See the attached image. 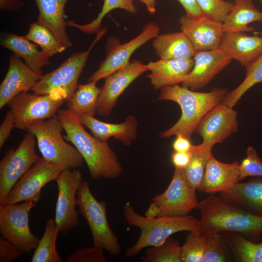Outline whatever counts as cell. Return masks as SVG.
I'll return each mask as SVG.
<instances>
[{
	"mask_svg": "<svg viewBox=\"0 0 262 262\" xmlns=\"http://www.w3.org/2000/svg\"><path fill=\"white\" fill-rule=\"evenodd\" d=\"M123 214L129 224L141 230L137 241L126 250L127 257L136 255L145 247L159 246L175 233L202 232L200 220L191 215L148 218L138 213L129 201L123 205Z\"/></svg>",
	"mask_w": 262,
	"mask_h": 262,
	"instance_id": "4",
	"label": "cell"
},
{
	"mask_svg": "<svg viewBox=\"0 0 262 262\" xmlns=\"http://www.w3.org/2000/svg\"><path fill=\"white\" fill-rule=\"evenodd\" d=\"M237 116L232 107L222 102L202 118L194 132L202 137L203 143L213 147L238 131Z\"/></svg>",
	"mask_w": 262,
	"mask_h": 262,
	"instance_id": "15",
	"label": "cell"
},
{
	"mask_svg": "<svg viewBox=\"0 0 262 262\" xmlns=\"http://www.w3.org/2000/svg\"><path fill=\"white\" fill-rule=\"evenodd\" d=\"M57 115L66 133L65 139L81 154L92 179H115L121 176L123 167L108 143L88 133L79 117L68 109L59 110Z\"/></svg>",
	"mask_w": 262,
	"mask_h": 262,
	"instance_id": "1",
	"label": "cell"
},
{
	"mask_svg": "<svg viewBox=\"0 0 262 262\" xmlns=\"http://www.w3.org/2000/svg\"><path fill=\"white\" fill-rule=\"evenodd\" d=\"M36 206L32 202L0 205V233L23 253H29L38 245L40 238L31 230L29 214Z\"/></svg>",
	"mask_w": 262,
	"mask_h": 262,
	"instance_id": "11",
	"label": "cell"
},
{
	"mask_svg": "<svg viewBox=\"0 0 262 262\" xmlns=\"http://www.w3.org/2000/svg\"><path fill=\"white\" fill-rule=\"evenodd\" d=\"M228 93L226 89L221 88L199 92L179 84L162 87L157 100L175 102L180 106L181 114L173 126L160 133V137L168 138L180 134L190 140L202 118L222 102Z\"/></svg>",
	"mask_w": 262,
	"mask_h": 262,
	"instance_id": "3",
	"label": "cell"
},
{
	"mask_svg": "<svg viewBox=\"0 0 262 262\" xmlns=\"http://www.w3.org/2000/svg\"><path fill=\"white\" fill-rule=\"evenodd\" d=\"M147 71L146 65L133 60L125 67L105 77L98 99V114L100 116L109 115L119 96L134 81Z\"/></svg>",
	"mask_w": 262,
	"mask_h": 262,
	"instance_id": "16",
	"label": "cell"
},
{
	"mask_svg": "<svg viewBox=\"0 0 262 262\" xmlns=\"http://www.w3.org/2000/svg\"><path fill=\"white\" fill-rule=\"evenodd\" d=\"M193 59V68L182 86L194 91L206 86L232 60L220 48L196 51Z\"/></svg>",
	"mask_w": 262,
	"mask_h": 262,
	"instance_id": "19",
	"label": "cell"
},
{
	"mask_svg": "<svg viewBox=\"0 0 262 262\" xmlns=\"http://www.w3.org/2000/svg\"><path fill=\"white\" fill-rule=\"evenodd\" d=\"M199 206L196 190L188 182L184 169L175 168L167 188L152 198L145 216L154 218L186 215L193 210L199 209Z\"/></svg>",
	"mask_w": 262,
	"mask_h": 262,
	"instance_id": "7",
	"label": "cell"
},
{
	"mask_svg": "<svg viewBox=\"0 0 262 262\" xmlns=\"http://www.w3.org/2000/svg\"><path fill=\"white\" fill-rule=\"evenodd\" d=\"M246 154V157L240 164V180L247 177H262V160L256 150L250 146Z\"/></svg>",
	"mask_w": 262,
	"mask_h": 262,
	"instance_id": "40",
	"label": "cell"
},
{
	"mask_svg": "<svg viewBox=\"0 0 262 262\" xmlns=\"http://www.w3.org/2000/svg\"><path fill=\"white\" fill-rule=\"evenodd\" d=\"M160 28L153 22L145 25L135 38L124 44H116L112 38L108 40L107 55L98 69L91 75L88 82H97L126 66L132 54L138 48L159 34Z\"/></svg>",
	"mask_w": 262,
	"mask_h": 262,
	"instance_id": "13",
	"label": "cell"
},
{
	"mask_svg": "<svg viewBox=\"0 0 262 262\" xmlns=\"http://www.w3.org/2000/svg\"><path fill=\"white\" fill-rule=\"evenodd\" d=\"M240 164L238 161L222 163L212 155L206 164L197 190L213 195L231 188L240 181Z\"/></svg>",
	"mask_w": 262,
	"mask_h": 262,
	"instance_id": "21",
	"label": "cell"
},
{
	"mask_svg": "<svg viewBox=\"0 0 262 262\" xmlns=\"http://www.w3.org/2000/svg\"><path fill=\"white\" fill-rule=\"evenodd\" d=\"M36 138L26 133L16 148L8 150L0 162V205L7 204L8 196L19 179L41 159L35 151Z\"/></svg>",
	"mask_w": 262,
	"mask_h": 262,
	"instance_id": "10",
	"label": "cell"
},
{
	"mask_svg": "<svg viewBox=\"0 0 262 262\" xmlns=\"http://www.w3.org/2000/svg\"><path fill=\"white\" fill-rule=\"evenodd\" d=\"M0 45L22 58L25 64L32 70H41L42 68L49 63V57L38 49V45L26 38L10 33L2 34Z\"/></svg>",
	"mask_w": 262,
	"mask_h": 262,
	"instance_id": "26",
	"label": "cell"
},
{
	"mask_svg": "<svg viewBox=\"0 0 262 262\" xmlns=\"http://www.w3.org/2000/svg\"><path fill=\"white\" fill-rule=\"evenodd\" d=\"M182 5L186 16L190 18H196L205 16L196 0H176Z\"/></svg>",
	"mask_w": 262,
	"mask_h": 262,
	"instance_id": "44",
	"label": "cell"
},
{
	"mask_svg": "<svg viewBox=\"0 0 262 262\" xmlns=\"http://www.w3.org/2000/svg\"></svg>",
	"mask_w": 262,
	"mask_h": 262,
	"instance_id": "50",
	"label": "cell"
},
{
	"mask_svg": "<svg viewBox=\"0 0 262 262\" xmlns=\"http://www.w3.org/2000/svg\"><path fill=\"white\" fill-rule=\"evenodd\" d=\"M226 244L221 232L207 234L203 262L229 261Z\"/></svg>",
	"mask_w": 262,
	"mask_h": 262,
	"instance_id": "38",
	"label": "cell"
},
{
	"mask_svg": "<svg viewBox=\"0 0 262 262\" xmlns=\"http://www.w3.org/2000/svg\"><path fill=\"white\" fill-rule=\"evenodd\" d=\"M97 82L92 81L78 84L72 96L66 101L68 109L78 116L83 115L94 116L98 110V99L101 87L97 86Z\"/></svg>",
	"mask_w": 262,
	"mask_h": 262,
	"instance_id": "29",
	"label": "cell"
},
{
	"mask_svg": "<svg viewBox=\"0 0 262 262\" xmlns=\"http://www.w3.org/2000/svg\"><path fill=\"white\" fill-rule=\"evenodd\" d=\"M63 170L57 165L41 158L16 182L8 197L7 204L38 202L42 188L55 180Z\"/></svg>",
	"mask_w": 262,
	"mask_h": 262,
	"instance_id": "14",
	"label": "cell"
},
{
	"mask_svg": "<svg viewBox=\"0 0 262 262\" xmlns=\"http://www.w3.org/2000/svg\"><path fill=\"white\" fill-rule=\"evenodd\" d=\"M172 144V147L175 151L189 152L191 150L193 145L190 140L182 134H177Z\"/></svg>",
	"mask_w": 262,
	"mask_h": 262,
	"instance_id": "46",
	"label": "cell"
},
{
	"mask_svg": "<svg viewBox=\"0 0 262 262\" xmlns=\"http://www.w3.org/2000/svg\"><path fill=\"white\" fill-rule=\"evenodd\" d=\"M15 127V118L12 111L7 112L0 126V148H1L11 135Z\"/></svg>",
	"mask_w": 262,
	"mask_h": 262,
	"instance_id": "43",
	"label": "cell"
},
{
	"mask_svg": "<svg viewBox=\"0 0 262 262\" xmlns=\"http://www.w3.org/2000/svg\"><path fill=\"white\" fill-rule=\"evenodd\" d=\"M34 0L39 10L37 21L47 27L66 48L71 47L65 18V7L69 0Z\"/></svg>",
	"mask_w": 262,
	"mask_h": 262,
	"instance_id": "25",
	"label": "cell"
},
{
	"mask_svg": "<svg viewBox=\"0 0 262 262\" xmlns=\"http://www.w3.org/2000/svg\"><path fill=\"white\" fill-rule=\"evenodd\" d=\"M77 197L79 211L89 225L94 245L113 256L119 255L121 247L108 223L107 202L99 201L95 198L90 190L89 181L82 182Z\"/></svg>",
	"mask_w": 262,
	"mask_h": 262,
	"instance_id": "6",
	"label": "cell"
},
{
	"mask_svg": "<svg viewBox=\"0 0 262 262\" xmlns=\"http://www.w3.org/2000/svg\"><path fill=\"white\" fill-rule=\"evenodd\" d=\"M237 183L231 188L219 193L227 201L253 214L262 216V177Z\"/></svg>",
	"mask_w": 262,
	"mask_h": 262,
	"instance_id": "24",
	"label": "cell"
},
{
	"mask_svg": "<svg viewBox=\"0 0 262 262\" xmlns=\"http://www.w3.org/2000/svg\"></svg>",
	"mask_w": 262,
	"mask_h": 262,
	"instance_id": "49",
	"label": "cell"
},
{
	"mask_svg": "<svg viewBox=\"0 0 262 262\" xmlns=\"http://www.w3.org/2000/svg\"><path fill=\"white\" fill-rule=\"evenodd\" d=\"M58 194L55 221L60 232L67 234L79 223L77 194L82 183V174L77 168L63 170L55 180Z\"/></svg>",
	"mask_w": 262,
	"mask_h": 262,
	"instance_id": "12",
	"label": "cell"
},
{
	"mask_svg": "<svg viewBox=\"0 0 262 262\" xmlns=\"http://www.w3.org/2000/svg\"><path fill=\"white\" fill-rule=\"evenodd\" d=\"M63 128L58 115L27 126L28 132L33 134L42 157L59 166L63 170L81 166L84 159L77 148L67 143L62 135Z\"/></svg>",
	"mask_w": 262,
	"mask_h": 262,
	"instance_id": "5",
	"label": "cell"
},
{
	"mask_svg": "<svg viewBox=\"0 0 262 262\" xmlns=\"http://www.w3.org/2000/svg\"><path fill=\"white\" fill-rule=\"evenodd\" d=\"M59 232L55 219L48 220L44 234L33 254L32 262H63L56 249L57 238Z\"/></svg>",
	"mask_w": 262,
	"mask_h": 262,
	"instance_id": "31",
	"label": "cell"
},
{
	"mask_svg": "<svg viewBox=\"0 0 262 262\" xmlns=\"http://www.w3.org/2000/svg\"><path fill=\"white\" fill-rule=\"evenodd\" d=\"M213 147L204 143L193 145L191 161L184 169L187 180L193 189L197 190L202 181L206 164L213 155Z\"/></svg>",
	"mask_w": 262,
	"mask_h": 262,
	"instance_id": "32",
	"label": "cell"
},
{
	"mask_svg": "<svg viewBox=\"0 0 262 262\" xmlns=\"http://www.w3.org/2000/svg\"><path fill=\"white\" fill-rule=\"evenodd\" d=\"M144 3L147 8V11L151 14L155 12V0H139Z\"/></svg>",
	"mask_w": 262,
	"mask_h": 262,
	"instance_id": "48",
	"label": "cell"
},
{
	"mask_svg": "<svg viewBox=\"0 0 262 262\" xmlns=\"http://www.w3.org/2000/svg\"><path fill=\"white\" fill-rule=\"evenodd\" d=\"M106 31V27L101 29L86 50L74 53L56 69L43 75L32 89L33 93L44 95L60 92L66 101L69 98L78 87V79L91 51Z\"/></svg>",
	"mask_w": 262,
	"mask_h": 262,
	"instance_id": "8",
	"label": "cell"
},
{
	"mask_svg": "<svg viewBox=\"0 0 262 262\" xmlns=\"http://www.w3.org/2000/svg\"><path fill=\"white\" fill-rule=\"evenodd\" d=\"M245 67V78L236 88L228 92L222 101L232 108L251 87L262 83V54Z\"/></svg>",
	"mask_w": 262,
	"mask_h": 262,
	"instance_id": "35",
	"label": "cell"
},
{
	"mask_svg": "<svg viewBox=\"0 0 262 262\" xmlns=\"http://www.w3.org/2000/svg\"><path fill=\"white\" fill-rule=\"evenodd\" d=\"M152 46L160 59H192L196 50L183 32L158 34Z\"/></svg>",
	"mask_w": 262,
	"mask_h": 262,
	"instance_id": "27",
	"label": "cell"
},
{
	"mask_svg": "<svg viewBox=\"0 0 262 262\" xmlns=\"http://www.w3.org/2000/svg\"><path fill=\"white\" fill-rule=\"evenodd\" d=\"M83 126L88 128L93 135L103 143H108L114 137L125 146H130L137 137L138 123L132 115H129L120 123H111L100 121L94 116L83 115L78 116Z\"/></svg>",
	"mask_w": 262,
	"mask_h": 262,
	"instance_id": "20",
	"label": "cell"
},
{
	"mask_svg": "<svg viewBox=\"0 0 262 262\" xmlns=\"http://www.w3.org/2000/svg\"><path fill=\"white\" fill-rule=\"evenodd\" d=\"M100 247L93 245L91 247L79 248L71 253L66 259L67 262H106Z\"/></svg>",
	"mask_w": 262,
	"mask_h": 262,
	"instance_id": "41",
	"label": "cell"
},
{
	"mask_svg": "<svg viewBox=\"0 0 262 262\" xmlns=\"http://www.w3.org/2000/svg\"><path fill=\"white\" fill-rule=\"evenodd\" d=\"M133 2V0H104L101 11L92 21L86 24H79L73 20H70L66 21V24L85 33H97L101 30L103 19L112 10L119 8L131 14L136 13L137 10Z\"/></svg>",
	"mask_w": 262,
	"mask_h": 262,
	"instance_id": "33",
	"label": "cell"
},
{
	"mask_svg": "<svg viewBox=\"0 0 262 262\" xmlns=\"http://www.w3.org/2000/svg\"><path fill=\"white\" fill-rule=\"evenodd\" d=\"M207 234L189 231L181 247L182 262H203Z\"/></svg>",
	"mask_w": 262,
	"mask_h": 262,
	"instance_id": "37",
	"label": "cell"
},
{
	"mask_svg": "<svg viewBox=\"0 0 262 262\" xmlns=\"http://www.w3.org/2000/svg\"><path fill=\"white\" fill-rule=\"evenodd\" d=\"M23 5L24 2L21 0H0V9L2 11H16Z\"/></svg>",
	"mask_w": 262,
	"mask_h": 262,
	"instance_id": "47",
	"label": "cell"
},
{
	"mask_svg": "<svg viewBox=\"0 0 262 262\" xmlns=\"http://www.w3.org/2000/svg\"><path fill=\"white\" fill-rule=\"evenodd\" d=\"M202 231L207 234L233 232L253 242L262 234V216L231 204L220 196L211 195L200 202Z\"/></svg>",
	"mask_w": 262,
	"mask_h": 262,
	"instance_id": "2",
	"label": "cell"
},
{
	"mask_svg": "<svg viewBox=\"0 0 262 262\" xmlns=\"http://www.w3.org/2000/svg\"><path fill=\"white\" fill-rule=\"evenodd\" d=\"M255 21L262 22V12L255 6L253 0H235L223 28L227 33L252 32L254 28L248 25Z\"/></svg>",
	"mask_w": 262,
	"mask_h": 262,
	"instance_id": "28",
	"label": "cell"
},
{
	"mask_svg": "<svg viewBox=\"0 0 262 262\" xmlns=\"http://www.w3.org/2000/svg\"><path fill=\"white\" fill-rule=\"evenodd\" d=\"M205 16L215 21L224 23L233 2L224 0H196Z\"/></svg>",
	"mask_w": 262,
	"mask_h": 262,
	"instance_id": "39",
	"label": "cell"
},
{
	"mask_svg": "<svg viewBox=\"0 0 262 262\" xmlns=\"http://www.w3.org/2000/svg\"><path fill=\"white\" fill-rule=\"evenodd\" d=\"M219 48L231 60L246 66L262 54V36L243 32H225Z\"/></svg>",
	"mask_w": 262,
	"mask_h": 262,
	"instance_id": "23",
	"label": "cell"
},
{
	"mask_svg": "<svg viewBox=\"0 0 262 262\" xmlns=\"http://www.w3.org/2000/svg\"><path fill=\"white\" fill-rule=\"evenodd\" d=\"M194 64L192 59H160L146 65L150 73L147 77L156 89L182 83L192 70Z\"/></svg>",
	"mask_w": 262,
	"mask_h": 262,
	"instance_id": "22",
	"label": "cell"
},
{
	"mask_svg": "<svg viewBox=\"0 0 262 262\" xmlns=\"http://www.w3.org/2000/svg\"><path fill=\"white\" fill-rule=\"evenodd\" d=\"M43 76L41 70H32L19 57L12 54L7 73L0 85V109L18 94L32 90Z\"/></svg>",
	"mask_w": 262,
	"mask_h": 262,
	"instance_id": "18",
	"label": "cell"
},
{
	"mask_svg": "<svg viewBox=\"0 0 262 262\" xmlns=\"http://www.w3.org/2000/svg\"><path fill=\"white\" fill-rule=\"evenodd\" d=\"M24 36L39 46L42 51L49 57L67 49L47 27L38 21L30 24L29 31Z\"/></svg>",
	"mask_w": 262,
	"mask_h": 262,
	"instance_id": "34",
	"label": "cell"
},
{
	"mask_svg": "<svg viewBox=\"0 0 262 262\" xmlns=\"http://www.w3.org/2000/svg\"><path fill=\"white\" fill-rule=\"evenodd\" d=\"M222 235L236 261L262 262V242H253L237 232H224Z\"/></svg>",
	"mask_w": 262,
	"mask_h": 262,
	"instance_id": "30",
	"label": "cell"
},
{
	"mask_svg": "<svg viewBox=\"0 0 262 262\" xmlns=\"http://www.w3.org/2000/svg\"><path fill=\"white\" fill-rule=\"evenodd\" d=\"M192 157L191 151H175L171 155V161L175 168L185 169L189 164Z\"/></svg>",
	"mask_w": 262,
	"mask_h": 262,
	"instance_id": "45",
	"label": "cell"
},
{
	"mask_svg": "<svg viewBox=\"0 0 262 262\" xmlns=\"http://www.w3.org/2000/svg\"><path fill=\"white\" fill-rule=\"evenodd\" d=\"M179 241L168 238L164 243L147 250L143 262H182Z\"/></svg>",
	"mask_w": 262,
	"mask_h": 262,
	"instance_id": "36",
	"label": "cell"
},
{
	"mask_svg": "<svg viewBox=\"0 0 262 262\" xmlns=\"http://www.w3.org/2000/svg\"><path fill=\"white\" fill-rule=\"evenodd\" d=\"M181 32L189 40L196 51L219 49L224 33L223 23L206 16L192 18L186 15L179 19Z\"/></svg>",
	"mask_w": 262,
	"mask_h": 262,
	"instance_id": "17",
	"label": "cell"
},
{
	"mask_svg": "<svg viewBox=\"0 0 262 262\" xmlns=\"http://www.w3.org/2000/svg\"><path fill=\"white\" fill-rule=\"evenodd\" d=\"M23 253L15 245L3 237L0 238V262H11Z\"/></svg>",
	"mask_w": 262,
	"mask_h": 262,
	"instance_id": "42",
	"label": "cell"
},
{
	"mask_svg": "<svg viewBox=\"0 0 262 262\" xmlns=\"http://www.w3.org/2000/svg\"><path fill=\"white\" fill-rule=\"evenodd\" d=\"M65 100V96L60 92L44 95L22 92L12 98L7 105L13 113L15 128L26 130L33 123L57 115Z\"/></svg>",
	"mask_w": 262,
	"mask_h": 262,
	"instance_id": "9",
	"label": "cell"
}]
</instances>
